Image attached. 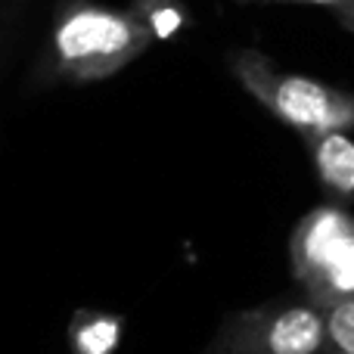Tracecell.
<instances>
[{
    "label": "cell",
    "instance_id": "obj_1",
    "mask_svg": "<svg viewBox=\"0 0 354 354\" xmlns=\"http://www.w3.org/2000/svg\"><path fill=\"white\" fill-rule=\"evenodd\" d=\"M149 35L128 10L62 0L50 28V68L56 78L72 84L112 78L140 53H147Z\"/></svg>",
    "mask_w": 354,
    "mask_h": 354
},
{
    "label": "cell",
    "instance_id": "obj_2",
    "mask_svg": "<svg viewBox=\"0 0 354 354\" xmlns=\"http://www.w3.org/2000/svg\"><path fill=\"white\" fill-rule=\"evenodd\" d=\"M230 68L236 81L286 128L301 137H314L324 131L354 128V93L336 91L324 81L305 78L280 68L258 50H233Z\"/></svg>",
    "mask_w": 354,
    "mask_h": 354
},
{
    "label": "cell",
    "instance_id": "obj_3",
    "mask_svg": "<svg viewBox=\"0 0 354 354\" xmlns=\"http://www.w3.org/2000/svg\"><path fill=\"white\" fill-rule=\"evenodd\" d=\"M324 311L311 299H280L230 311L199 354H324Z\"/></svg>",
    "mask_w": 354,
    "mask_h": 354
},
{
    "label": "cell",
    "instance_id": "obj_4",
    "mask_svg": "<svg viewBox=\"0 0 354 354\" xmlns=\"http://www.w3.org/2000/svg\"><path fill=\"white\" fill-rule=\"evenodd\" d=\"M354 236V218L336 202L317 205L295 224L292 236H289V264H292V277L308 289L333 261L336 255L348 245Z\"/></svg>",
    "mask_w": 354,
    "mask_h": 354
},
{
    "label": "cell",
    "instance_id": "obj_5",
    "mask_svg": "<svg viewBox=\"0 0 354 354\" xmlns=\"http://www.w3.org/2000/svg\"><path fill=\"white\" fill-rule=\"evenodd\" d=\"M308 156L317 180L336 202L354 199V140L348 131H324V134L305 137Z\"/></svg>",
    "mask_w": 354,
    "mask_h": 354
},
{
    "label": "cell",
    "instance_id": "obj_6",
    "mask_svg": "<svg viewBox=\"0 0 354 354\" xmlns=\"http://www.w3.org/2000/svg\"><path fill=\"white\" fill-rule=\"evenodd\" d=\"M124 320L109 311H93L84 308L72 317L68 339H72V354H115L122 342Z\"/></svg>",
    "mask_w": 354,
    "mask_h": 354
},
{
    "label": "cell",
    "instance_id": "obj_7",
    "mask_svg": "<svg viewBox=\"0 0 354 354\" xmlns=\"http://www.w3.org/2000/svg\"><path fill=\"white\" fill-rule=\"evenodd\" d=\"M305 295L314 301L317 308H326L333 301L354 299V236L348 239L342 252L336 255V261L305 289Z\"/></svg>",
    "mask_w": 354,
    "mask_h": 354
},
{
    "label": "cell",
    "instance_id": "obj_8",
    "mask_svg": "<svg viewBox=\"0 0 354 354\" xmlns=\"http://www.w3.org/2000/svg\"><path fill=\"white\" fill-rule=\"evenodd\" d=\"M128 12L140 22L149 41H168L183 25H189V12L177 0H131Z\"/></svg>",
    "mask_w": 354,
    "mask_h": 354
},
{
    "label": "cell",
    "instance_id": "obj_9",
    "mask_svg": "<svg viewBox=\"0 0 354 354\" xmlns=\"http://www.w3.org/2000/svg\"><path fill=\"white\" fill-rule=\"evenodd\" d=\"M320 311H324L326 345L333 351L354 354V299L333 301V305L320 308Z\"/></svg>",
    "mask_w": 354,
    "mask_h": 354
},
{
    "label": "cell",
    "instance_id": "obj_10",
    "mask_svg": "<svg viewBox=\"0 0 354 354\" xmlns=\"http://www.w3.org/2000/svg\"><path fill=\"white\" fill-rule=\"evenodd\" d=\"M299 3H314V6H333V10H339V6H354V0H299Z\"/></svg>",
    "mask_w": 354,
    "mask_h": 354
},
{
    "label": "cell",
    "instance_id": "obj_11",
    "mask_svg": "<svg viewBox=\"0 0 354 354\" xmlns=\"http://www.w3.org/2000/svg\"><path fill=\"white\" fill-rule=\"evenodd\" d=\"M239 3H268V0H239Z\"/></svg>",
    "mask_w": 354,
    "mask_h": 354
},
{
    "label": "cell",
    "instance_id": "obj_12",
    "mask_svg": "<svg viewBox=\"0 0 354 354\" xmlns=\"http://www.w3.org/2000/svg\"><path fill=\"white\" fill-rule=\"evenodd\" d=\"M333 354H342V351H333Z\"/></svg>",
    "mask_w": 354,
    "mask_h": 354
}]
</instances>
